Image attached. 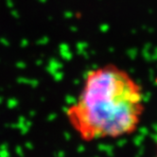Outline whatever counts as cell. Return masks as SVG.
<instances>
[{
	"label": "cell",
	"instance_id": "obj_1",
	"mask_svg": "<svg viewBox=\"0 0 157 157\" xmlns=\"http://www.w3.org/2000/svg\"><path fill=\"white\" fill-rule=\"evenodd\" d=\"M145 95L140 83L127 70L106 63L89 70L65 117L84 142L129 136L140 126Z\"/></svg>",
	"mask_w": 157,
	"mask_h": 157
},
{
	"label": "cell",
	"instance_id": "obj_2",
	"mask_svg": "<svg viewBox=\"0 0 157 157\" xmlns=\"http://www.w3.org/2000/svg\"><path fill=\"white\" fill-rule=\"evenodd\" d=\"M154 157H157V143H156V146H155V156Z\"/></svg>",
	"mask_w": 157,
	"mask_h": 157
}]
</instances>
